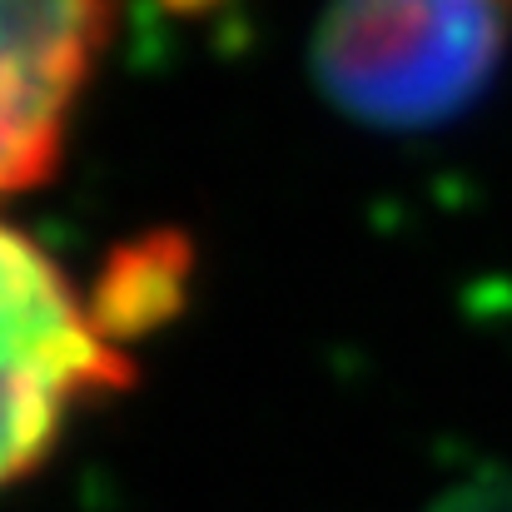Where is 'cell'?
I'll return each instance as SVG.
<instances>
[{"label": "cell", "instance_id": "277c9868", "mask_svg": "<svg viewBox=\"0 0 512 512\" xmlns=\"http://www.w3.org/2000/svg\"><path fill=\"white\" fill-rule=\"evenodd\" d=\"M184 244L174 239H155V244H130L110 259L100 289L90 294V309L100 319V329L115 334H140L150 324H160L179 304L184 289Z\"/></svg>", "mask_w": 512, "mask_h": 512}, {"label": "cell", "instance_id": "3957f363", "mask_svg": "<svg viewBox=\"0 0 512 512\" xmlns=\"http://www.w3.org/2000/svg\"><path fill=\"white\" fill-rule=\"evenodd\" d=\"M105 35L110 0H0V194L55 170Z\"/></svg>", "mask_w": 512, "mask_h": 512}, {"label": "cell", "instance_id": "6da1fadb", "mask_svg": "<svg viewBox=\"0 0 512 512\" xmlns=\"http://www.w3.org/2000/svg\"><path fill=\"white\" fill-rule=\"evenodd\" d=\"M508 35L512 0H329L314 75L358 125L433 130L493 85Z\"/></svg>", "mask_w": 512, "mask_h": 512}, {"label": "cell", "instance_id": "7a4b0ae2", "mask_svg": "<svg viewBox=\"0 0 512 512\" xmlns=\"http://www.w3.org/2000/svg\"><path fill=\"white\" fill-rule=\"evenodd\" d=\"M130 378L135 363L100 329L90 299L30 234L0 219V493L55 453L85 403L130 388Z\"/></svg>", "mask_w": 512, "mask_h": 512}]
</instances>
